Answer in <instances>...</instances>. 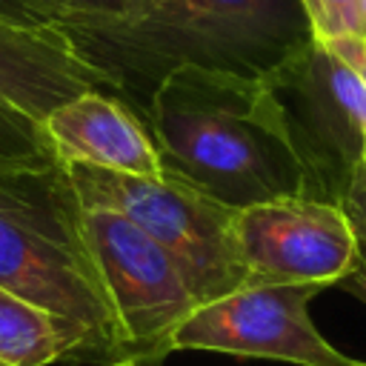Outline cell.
<instances>
[{
	"label": "cell",
	"instance_id": "2e32d148",
	"mask_svg": "<svg viewBox=\"0 0 366 366\" xmlns=\"http://www.w3.org/2000/svg\"><path fill=\"white\" fill-rule=\"evenodd\" d=\"M320 43H326L340 60H346L360 74V80L366 83V40H357V37H335V40H320Z\"/></svg>",
	"mask_w": 366,
	"mask_h": 366
},
{
	"label": "cell",
	"instance_id": "277c9868",
	"mask_svg": "<svg viewBox=\"0 0 366 366\" xmlns=\"http://www.w3.org/2000/svg\"><path fill=\"white\" fill-rule=\"evenodd\" d=\"M80 206L114 209L140 226L177 266L197 306L246 283L232 206L163 174L134 177L89 166H63Z\"/></svg>",
	"mask_w": 366,
	"mask_h": 366
},
{
	"label": "cell",
	"instance_id": "30bf717a",
	"mask_svg": "<svg viewBox=\"0 0 366 366\" xmlns=\"http://www.w3.org/2000/svg\"><path fill=\"white\" fill-rule=\"evenodd\" d=\"M57 166H89L134 177H163L157 146L137 114L100 89L83 92L40 123Z\"/></svg>",
	"mask_w": 366,
	"mask_h": 366
},
{
	"label": "cell",
	"instance_id": "4fadbf2b",
	"mask_svg": "<svg viewBox=\"0 0 366 366\" xmlns=\"http://www.w3.org/2000/svg\"><path fill=\"white\" fill-rule=\"evenodd\" d=\"M57 166L37 120L0 103V172Z\"/></svg>",
	"mask_w": 366,
	"mask_h": 366
},
{
	"label": "cell",
	"instance_id": "8fae6325",
	"mask_svg": "<svg viewBox=\"0 0 366 366\" xmlns=\"http://www.w3.org/2000/svg\"><path fill=\"white\" fill-rule=\"evenodd\" d=\"M74 349H83V343L71 326L0 289V366H49Z\"/></svg>",
	"mask_w": 366,
	"mask_h": 366
},
{
	"label": "cell",
	"instance_id": "52a82bcc",
	"mask_svg": "<svg viewBox=\"0 0 366 366\" xmlns=\"http://www.w3.org/2000/svg\"><path fill=\"white\" fill-rule=\"evenodd\" d=\"M323 286H240L197 306L172 335V352H220L295 366H366L335 349L312 323L309 303Z\"/></svg>",
	"mask_w": 366,
	"mask_h": 366
},
{
	"label": "cell",
	"instance_id": "9c48e42d",
	"mask_svg": "<svg viewBox=\"0 0 366 366\" xmlns=\"http://www.w3.org/2000/svg\"><path fill=\"white\" fill-rule=\"evenodd\" d=\"M103 86L114 80L71 31L0 17V103L43 123L66 100Z\"/></svg>",
	"mask_w": 366,
	"mask_h": 366
},
{
	"label": "cell",
	"instance_id": "d6986e66",
	"mask_svg": "<svg viewBox=\"0 0 366 366\" xmlns=\"http://www.w3.org/2000/svg\"><path fill=\"white\" fill-rule=\"evenodd\" d=\"M357 40H366V0H357V11H355V34Z\"/></svg>",
	"mask_w": 366,
	"mask_h": 366
},
{
	"label": "cell",
	"instance_id": "5b68a950",
	"mask_svg": "<svg viewBox=\"0 0 366 366\" xmlns=\"http://www.w3.org/2000/svg\"><path fill=\"white\" fill-rule=\"evenodd\" d=\"M77 229L112 315L117 352L143 363L169 355L174 329L197 309L174 260L114 209L77 203Z\"/></svg>",
	"mask_w": 366,
	"mask_h": 366
},
{
	"label": "cell",
	"instance_id": "5bb4252c",
	"mask_svg": "<svg viewBox=\"0 0 366 366\" xmlns=\"http://www.w3.org/2000/svg\"><path fill=\"white\" fill-rule=\"evenodd\" d=\"M315 40H335L355 34L357 0H300Z\"/></svg>",
	"mask_w": 366,
	"mask_h": 366
},
{
	"label": "cell",
	"instance_id": "3957f363",
	"mask_svg": "<svg viewBox=\"0 0 366 366\" xmlns=\"http://www.w3.org/2000/svg\"><path fill=\"white\" fill-rule=\"evenodd\" d=\"M312 43L300 0H154L146 23L114 43L123 60L112 77L117 86L123 66L152 89L177 66L272 77Z\"/></svg>",
	"mask_w": 366,
	"mask_h": 366
},
{
	"label": "cell",
	"instance_id": "ffe728a7",
	"mask_svg": "<svg viewBox=\"0 0 366 366\" xmlns=\"http://www.w3.org/2000/svg\"><path fill=\"white\" fill-rule=\"evenodd\" d=\"M112 366H143V360H137V357H123V360H117V363H112Z\"/></svg>",
	"mask_w": 366,
	"mask_h": 366
},
{
	"label": "cell",
	"instance_id": "ac0fdd59",
	"mask_svg": "<svg viewBox=\"0 0 366 366\" xmlns=\"http://www.w3.org/2000/svg\"><path fill=\"white\" fill-rule=\"evenodd\" d=\"M357 232V243H360V252H357V263L355 269L340 280L343 289H349L360 303H366V232L363 229H355Z\"/></svg>",
	"mask_w": 366,
	"mask_h": 366
},
{
	"label": "cell",
	"instance_id": "7c38bea8",
	"mask_svg": "<svg viewBox=\"0 0 366 366\" xmlns=\"http://www.w3.org/2000/svg\"><path fill=\"white\" fill-rule=\"evenodd\" d=\"M63 29L109 40L112 46L134 31L152 11L149 0H46Z\"/></svg>",
	"mask_w": 366,
	"mask_h": 366
},
{
	"label": "cell",
	"instance_id": "6da1fadb",
	"mask_svg": "<svg viewBox=\"0 0 366 366\" xmlns=\"http://www.w3.org/2000/svg\"><path fill=\"white\" fill-rule=\"evenodd\" d=\"M146 129L163 174L232 209L292 194L312 197L269 77L177 66L146 97Z\"/></svg>",
	"mask_w": 366,
	"mask_h": 366
},
{
	"label": "cell",
	"instance_id": "7a4b0ae2",
	"mask_svg": "<svg viewBox=\"0 0 366 366\" xmlns=\"http://www.w3.org/2000/svg\"><path fill=\"white\" fill-rule=\"evenodd\" d=\"M0 289L60 317L83 349L117 352L63 166L0 172Z\"/></svg>",
	"mask_w": 366,
	"mask_h": 366
},
{
	"label": "cell",
	"instance_id": "8992f818",
	"mask_svg": "<svg viewBox=\"0 0 366 366\" xmlns=\"http://www.w3.org/2000/svg\"><path fill=\"white\" fill-rule=\"evenodd\" d=\"M306 166L312 197L337 203L366 174V83L315 40L269 77Z\"/></svg>",
	"mask_w": 366,
	"mask_h": 366
},
{
	"label": "cell",
	"instance_id": "e0dca14e",
	"mask_svg": "<svg viewBox=\"0 0 366 366\" xmlns=\"http://www.w3.org/2000/svg\"><path fill=\"white\" fill-rule=\"evenodd\" d=\"M340 209L349 214V220L355 223V229H363L366 232V174L352 183V189L340 200Z\"/></svg>",
	"mask_w": 366,
	"mask_h": 366
},
{
	"label": "cell",
	"instance_id": "ba28073f",
	"mask_svg": "<svg viewBox=\"0 0 366 366\" xmlns=\"http://www.w3.org/2000/svg\"><path fill=\"white\" fill-rule=\"evenodd\" d=\"M234 240L246 269L243 286H329L357 263V232L329 200L292 194L234 212Z\"/></svg>",
	"mask_w": 366,
	"mask_h": 366
},
{
	"label": "cell",
	"instance_id": "9a60e30c",
	"mask_svg": "<svg viewBox=\"0 0 366 366\" xmlns=\"http://www.w3.org/2000/svg\"><path fill=\"white\" fill-rule=\"evenodd\" d=\"M0 17L26 23V26H60L54 9L46 0H0ZM69 31V29H66Z\"/></svg>",
	"mask_w": 366,
	"mask_h": 366
}]
</instances>
